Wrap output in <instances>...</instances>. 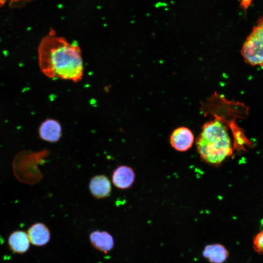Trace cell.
<instances>
[{
  "label": "cell",
  "instance_id": "obj_1",
  "mask_svg": "<svg viewBox=\"0 0 263 263\" xmlns=\"http://www.w3.org/2000/svg\"><path fill=\"white\" fill-rule=\"evenodd\" d=\"M50 31L42 38L38 48L39 68L50 78L77 82L82 79L84 66L81 51L75 42L69 43Z\"/></svg>",
  "mask_w": 263,
  "mask_h": 263
},
{
  "label": "cell",
  "instance_id": "obj_2",
  "mask_svg": "<svg viewBox=\"0 0 263 263\" xmlns=\"http://www.w3.org/2000/svg\"><path fill=\"white\" fill-rule=\"evenodd\" d=\"M196 145L202 160L212 165L220 164L233 152L227 127L217 118L203 125Z\"/></svg>",
  "mask_w": 263,
  "mask_h": 263
},
{
  "label": "cell",
  "instance_id": "obj_3",
  "mask_svg": "<svg viewBox=\"0 0 263 263\" xmlns=\"http://www.w3.org/2000/svg\"><path fill=\"white\" fill-rule=\"evenodd\" d=\"M241 54L247 63L263 67V15L245 39Z\"/></svg>",
  "mask_w": 263,
  "mask_h": 263
},
{
  "label": "cell",
  "instance_id": "obj_4",
  "mask_svg": "<svg viewBox=\"0 0 263 263\" xmlns=\"http://www.w3.org/2000/svg\"><path fill=\"white\" fill-rule=\"evenodd\" d=\"M169 140L172 148L177 151L184 152L192 147L194 137L190 130L185 127H180L172 132Z\"/></svg>",
  "mask_w": 263,
  "mask_h": 263
},
{
  "label": "cell",
  "instance_id": "obj_5",
  "mask_svg": "<svg viewBox=\"0 0 263 263\" xmlns=\"http://www.w3.org/2000/svg\"><path fill=\"white\" fill-rule=\"evenodd\" d=\"M135 179V174L132 168L127 165H120L113 171L112 181L117 188L128 189L132 187Z\"/></svg>",
  "mask_w": 263,
  "mask_h": 263
},
{
  "label": "cell",
  "instance_id": "obj_6",
  "mask_svg": "<svg viewBox=\"0 0 263 263\" xmlns=\"http://www.w3.org/2000/svg\"><path fill=\"white\" fill-rule=\"evenodd\" d=\"M38 134L40 138L45 141L57 142L62 136L61 125L56 119L47 118L40 124Z\"/></svg>",
  "mask_w": 263,
  "mask_h": 263
},
{
  "label": "cell",
  "instance_id": "obj_7",
  "mask_svg": "<svg viewBox=\"0 0 263 263\" xmlns=\"http://www.w3.org/2000/svg\"><path fill=\"white\" fill-rule=\"evenodd\" d=\"M89 189L95 198L105 199L109 197L111 194V182L106 175H96L91 178L89 183Z\"/></svg>",
  "mask_w": 263,
  "mask_h": 263
},
{
  "label": "cell",
  "instance_id": "obj_8",
  "mask_svg": "<svg viewBox=\"0 0 263 263\" xmlns=\"http://www.w3.org/2000/svg\"><path fill=\"white\" fill-rule=\"evenodd\" d=\"M30 243L36 246H41L47 244L50 240V232L44 224L37 223L32 225L27 231Z\"/></svg>",
  "mask_w": 263,
  "mask_h": 263
},
{
  "label": "cell",
  "instance_id": "obj_9",
  "mask_svg": "<svg viewBox=\"0 0 263 263\" xmlns=\"http://www.w3.org/2000/svg\"><path fill=\"white\" fill-rule=\"evenodd\" d=\"M202 255L210 263H225L229 253L224 245L216 243L206 245Z\"/></svg>",
  "mask_w": 263,
  "mask_h": 263
},
{
  "label": "cell",
  "instance_id": "obj_10",
  "mask_svg": "<svg viewBox=\"0 0 263 263\" xmlns=\"http://www.w3.org/2000/svg\"><path fill=\"white\" fill-rule=\"evenodd\" d=\"M90 241L93 246L96 249L107 253L113 247V236L105 231H94L90 235Z\"/></svg>",
  "mask_w": 263,
  "mask_h": 263
},
{
  "label": "cell",
  "instance_id": "obj_11",
  "mask_svg": "<svg viewBox=\"0 0 263 263\" xmlns=\"http://www.w3.org/2000/svg\"><path fill=\"white\" fill-rule=\"evenodd\" d=\"M30 242L27 233L21 230L13 232L8 239V245L15 253L22 254L28 250Z\"/></svg>",
  "mask_w": 263,
  "mask_h": 263
},
{
  "label": "cell",
  "instance_id": "obj_12",
  "mask_svg": "<svg viewBox=\"0 0 263 263\" xmlns=\"http://www.w3.org/2000/svg\"><path fill=\"white\" fill-rule=\"evenodd\" d=\"M253 248L259 254H263V229L257 233L253 239Z\"/></svg>",
  "mask_w": 263,
  "mask_h": 263
},
{
  "label": "cell",
  "instance_id": "obj_13",
  "mask_svg": "<svg viewBox=\"0 0 263 263\" xmlns=\"http://www.w3.org/2000/svg\"><path fill=\"white\" fill-rule=\"evenodd\" d=\"M33 0H10V5L14 4L15 3L19 4V3H22L24 2H31Z\"/></svg>",
  "mask_w": 263,
  "mask_h": 263
},
{
  "label": "cell",
  "instance_id": "obj_14",
  "mask_svg": "<svg viewBox=\"0 0 263 263\" xmlns=\"http://www.w3.org/2000/svg\"><path fill=\"white\" fill-rule=\"evenodd\" d=\"M6 1L7 0H0V8L5 4Z\"/></svg>",
  "mask_w": 263,
  "mask_h": 263
}]
</instances>
